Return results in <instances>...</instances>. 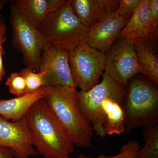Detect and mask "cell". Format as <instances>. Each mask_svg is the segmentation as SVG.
<instances>
[{"label": "cell", "mask_w": 158, "mask_h": 158, "mask_svg": "<svg viewBox=\"0 0 158 158\" xmlns=\"http://www.w3.org/2000/svg\"><path fill=\"white\" fill-rule=\"evenodd\" d=\"M37 153L44 158H69L73 144L43 98L24 116Z\"/></svg>", "instance_id": "obj_1"}, {"label": "cell", "mask_w": 158, "mask_h": 158, "mask_svg": "<svg viewBox=\"0 0 158 158\" xmlns=\"http://www.w3.org/2000/svg\"><path fill=\"white\" fill-rule=\"evenodd\" d=\"M45 87L42 98L73 144L80 147H90L93 131L80 107L76 88Z\"/></svg>", "instance_id": "obj_2"}, {"label": "cell", "mask_w": 158, "mask_h": 158, "mask_svg": "<svg viewBox=\"0 0 158 158\" xmlns=\"http://www.w3.org/2000/svg\"><path fill=\"white\" fill-rule=\"evenodd\" d=\"M123 102L127 132L158 123V90L147 79L135 76L128 83Z\"/></svg>", "instance_id": "obj_3"}, {"label": "cell", "mask_w": 158, "mask_h": 158, "mask_svg": "<svg viewBox=\"0 0 158 158\" xmlns=\"http://www.w3.org/2000/svg\"><path fill=\"white\" fill-rule=\"evenodd\" d=\"M38 29L50 45L69 52L84 41L88 31L74 14L70 0L49 13Z\"/></svg>", "instance_id": "obj_4"}, {"label": "cell", "mask_w": 158, "mask_h": 158, "mask_svg": "<svg viewBox=\"0 0 158 158\" xmlns=\"http://www.w3.org/2000/svg\"><path fill=\"white\" fill-rule=\"evenodd\" d=\"M125 87L116 81L105 72L100 83L88 91L81 90L77 92L82 112L91 125L93 131L100 138L106 135L102 105L109 98L124 100L126 91Z\"/></svg>", "instance_id": "obj_5"}, {"label": "cell", "mask_w": 158, "mask_h": 158, "mask_svg": "<svg viewBox=\"0 0 158 158\" xmlns=\"http://www.w3.org/2000/svg\"><path fill=\"white\" fill-rule=\"evenodd\" d=\"M69 62L75 85L87 91L98 84L103 74L106 55L84 41L69 52Z\"/></svg>", "instance_id": "obj_6"}, {"label": "cell", "mask_w": 158, "mask_h": 158, "mask_svg": "<svg viewBox=\"0 0 158 158\" xmlns=\"http://www.w3.org/2000/svg\"><path fill=\"white\" fill-rule=\"evenodd\" d=\"M10 10L13 44L23 54L27 67L39 72L40 57L50 44L39 29L32 26L12 8Z\"/></svg>", "instance_id": "obj_7"}, {"label": "cell", "mask_w": 158, "mask_h": 158, "mask_svg": "<svg viewBox=\"0 0 158 158\" xmlns=\"http://www.w3.org/2000/svg\"><path fill=\"white\" fill-rule=\"evenodd\" d=\"M106 55L105 72L123 86L141 73L134 42L118 37Z\"/></svg>", "instance_id": "obj_8"}, {"label": "cell", "mask_w": 158, "mask_h": 158, "mask_svg": "<svg viewBox=\"0 0 158 158\" xmlns=\"http://www.w3.org/2000/svg\"><path fill=\"white\" fill-rule=\"evenodd\" d=\"M69 52L50 45L40 57L39 72H44V86L76 88L69 62Z\"/></svg>", "instance_id": "obj_9"}, {"label": "cell", "mask_w": 158, "mask_h": 158, "mask_svg": "<svg viewBox=\"0 0 158 158\" xmlns=\"http://www.w3.org/2000/svg\"><path fill=\"white\" fill-rule=\"evenodd\" d=\"M0 147L11 149L15 158H29L37 155L24 117L12 122L0 116Z\"/></svg>", "instance_id": "obj_10"}, {"label": "cell", "mask_w": 158, "mask_h": 158, "mask_svg": "<svg viewBox=\"0 0 158 158\" xmlns=\"http://www.w3.org/2000/svg\"><path fill=\"white\" fill-rule=\"evenodd\" d=\"M129 20L116 11L106 14L88 29L84 41L103 53H107Z\"/></svg>", "instance_id": "obj_11"}, {"label": "cell", "mask_w": 158, "mask_h": 158, "mask_svg": "<svg viewBox=\"0 0 158 158\" xmlns=\"http://www.w3.org/2000/svg\"><path fill=\"white\" fill-rule=\"evenodd\" d=\"M158 30L152 20L148 0H141L139 5L120 31L118 37L127 38L133 42L136 40L150 39L158 40Z\"/></svg>", "instance_id": "obj_12"}, {"label": "cell", "mask_w": 158, "mask_h": 158, "mask_svg": "<svg viewBox=\"0 0 158 158\" xmlns=\"http://www.w3.org/2000/svg\"><path fill=\"white\" fill-rule=\"evenodd\" d=\"M64 0H19L11 6L32 26L39 29L49 13L63 5Z\"/></svg>", "instance_id": "obj_13"}, {"label": "cell", "mask_w": 158, "mask_h": 158, "mask_svg": "<svg viewBox=\"0 0 158 158\" xmlns=\"http://www.w3.org/2000/svg\"><path fill=\"white\" fill-rule=\"evenodd\" d=\"M141 73L149 82L158 86L157 40L150 39L136 40L134 41Z\"/></svg>", "instance_id": "obj_14"}, {"label": "cell", "mask_w": 158, "mask_h": 158, "mask_svg": "<svg viewBox=\"0 0 158 158\" xmlns=\"http://www.w3.org/2000/svg\"><path fill=\"white\" fill-rule=\"evenodd\" d=\"M45 86L32 93L10 99H0V116L9 121L15 122L23 118L30 108L42 98Z\"/></svg>", "instance_id": "obj_15"}, {"label": "cell", "mask_w": 158, "mask_h": 158, "mask_svg": "<svg viewBox=\"0 0 158 158\" xmlns=\"http://www.w3.org/2000/svg\"><path fill=\"white\" fill-rule=\"evenodd\" d=\"M74 14L89 29L107 14L102 0H70Z\"/></svg>", "instance_id": "obj_16"}, {"label": "cell", "mask_w": 158, "mask_h": 158, "mask_svg": "<svg viewBox=\"0 0 158 158\" xmlns=\"http://www.w3.org/2000/svg\"><path fill=\"white\" fill-rule=\"evenodd\" d=\"M123 102V100L109 98L102 105L106 135H121L125 131Z\"/></svg>", "instance_id": "obj_17"}, {"label": "cell", "mask_w": 158, "mask_h": 158, "mask_svg": "<svg viewBox=\"0 0 158 158\" xmlns=\"http://www.w3.org/2000/svg\"><path fill=\"white\" fill-rule=\"evenodd\" d=\"M144 145L138 151V158H158V123L144 127Z\"/></svg>", "instance_id": "obj_18"}, {"label": "cell", "mask_w": 158, "mask_h": 158, "mask_svg": "<svg viewBox=\"0 0 158 158\" xmlns=\"http://www.w3.org/2000/svg\"><path fill=\"white\" fill-rule=\"evenodd\" d=\"M19 73L25 79L27 86L26 94L34 92L44 86V72H35L27 67Z\"/></svg>", "instance_id": "obj_19"}, {"label": "cell", "mask_w": 158, "mask_h": 158, "mask_svg": "<svg viewBox=\"0 0 158 158\" xmlns=\"http://www.w3.org/2000/svg\"><path fill=\"white\" fill-rule=\"evenodd\" d=\"M6 85L10 93L16 97L26 94V82L25 79L20 73H11L6 82Z\"/></svg>", "instance_id": "obj_20"}, {"label": "cell", "mask_w": 158, "mask_h": 158, "mask_svg": "<svg viewBox=\"0 0 158 158\" xmlns=\"http://www.w3.org/2000/svg\"><path fill=\"white\" fill-rule=\"evenodd\" d=\"M141 149L140 143L136 140L130 141L123 145L120 152L116 155L109 156L100 155L97 158H138V154Z\"/></svg>", "instance_id": "obj_21"}, {"label": "cell", "mask_w": 158, "mask_h": 158, "mask_svg": "<svg viewBox=\"0 0 158 158\" xmlns=\"http://www.w3.org/2000/svg\"><path fill=\"white\" fill-rule=\"evenodd\" d=\"M140 2L141 0H121L116 11L123 17L130 19Z\"/></svg>", "instance_id": "obj_22"}, {"label": "cell", "mask_w": 158, "mask_h": 158, "mask_svg": "<svg viewBox=\"0 0 158 158\" xmlns=\"http://www.w3.org/2000/svg\"><path fill=\"white\" fill-rule=\"evenodd\" d=\"M152 20L155 28L158 30V1L148 0Z\"/></svg>", "instance_id": "obj_23"}, {"label": "cell", "mask_w": 158, "mask_h": 158, "mask_svg": "<svg viewBox=\"0 0 158 158\" xmlns=\"http://www.w3.org/2000/svg\"><path fill=\"white\" fill-rule=\"evenodd\" d=\"M105 9L107 13L115 12L118 9L120 1L117 0H102Z\"/></svg>", "instance_id": "obj_24"}, {"label": "cell", "mask_w": 158, "mask_h": 158, "mask_svg": "<svg viewBox=\"0 0 158 158\" xmlns=\"http://www.w3.org/2000/svg\"><path fill=\"white\" fill-rule=\"evenodd\" d=\"M6 40V25L5 20L0 16V48Z\"/></svg>", "instance_id": "obj_25"}, {"label": "cell", "mask_w": 158, "mask_h": 158, "mask_svg": "<svg viewBox=\"0 0 158 158\" xmlns=\"http://www.w3.org/2000/svg\"><path fill=\"white\" fill-rule=\"evenodd\" d=\"M0 158H15L14 153L10 148L0 147Z\"/></svg>", "instance_id": "obj_26"}, {"label": "cell", "mask_w": 158, "mask_h": 158, "mask_svg": "<svg viewBox=\"0 0 158 158\" xmlns=\"http://www.w3.org/2000/svg\"><path fill=\"white\" fill-rule=\"evenodd\" d=\"M5 53V51L3 49V47H2L0 48V82L2 81L3 77L6 73L3 62V56Z\"/></svg>", "instance_id": "obj_27"}, {"label": "cell", "mask_w": 158, "mask_h": 158, "mask_svg": "<svg viewBox=\"0 0 158 158\" xmlns=\"http://www.w3.org/2000/svg\"><path fill=\"white\" fill-rule=\"evenodd\" d=\"M76 158H92L89 156L84 155H81Z\"/></svg>", "instance_id": "obj_28"}, {"label": "cell", "mask_w": 158, "mask_h": 158, "mask_svg": "<svg viewBox=\"0 0 158 158\" xmlns=\"http://www.w3.org/2000/svg\"><path fill=\"white\" fill-rule=\"evenodd\" d=\"M5 2L3 1H0V10L4 7Z\"/></svg>", "instance_id": "obj_29"}]
</instances>
